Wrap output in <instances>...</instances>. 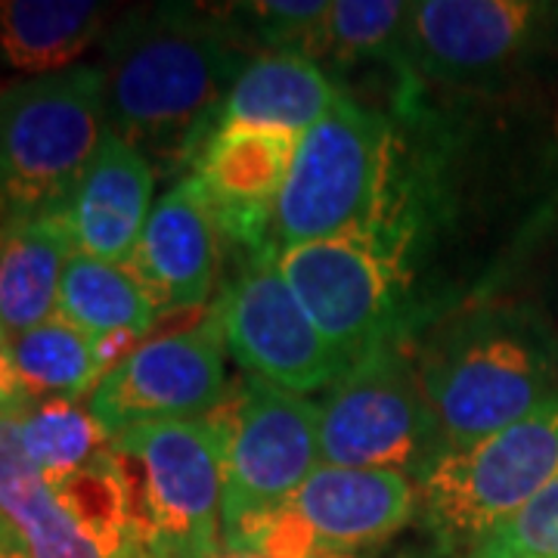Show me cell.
Wrapping results in <instances>:
<instances>
[{
  "label": "cell",
  "mask_w": 558,
  "mask_h": 558,
  "mask_svg": "<svg viewBox=\"0 0 558 558\" xmlns=\"http://www.w3.org/2000/svg\"><path fill=\"white\" fill-rule=\"evenodd\" d=\"M16 428L25 457L50 484L90 465L112 440L87 400H28L16 413Z\"/></svg>",
  "instance_id": "cell-23"
},
{
  "label": "cell",
  "mask_w": 558,
  "mask_h": 558,
  "mask_svg": "<svg viewBox=\"0 0 558 558\" xmlns=\"http://www.w3.org/2000/svg\"><path fill=\"white\" fill-rule=\"evenodd\" d=\"M279 267L348 366L407 339V282L379 230L279 248Z\"/></svg>",
  "instance_id": "cell-11"
},
{
  "label": "cell",
  "mask_w": 558,
  "mask_h": 558,
  "mask_svg": "<svg viewBox=\"0 0 558 558\" xmlns=\"http://www.w3.org/2000/svg\"><path fill=\"white\" fill-rule=\"evenodd\" d=\"M0 519L28 558H116L25 457L16 413L0 416Z\"/></svg>",
  "instance_id": "cell-17"
},
{
  "label": "cell",
  "mask_w": 558,
  "mask_h": 558,
  "mask_svg": "<svg viewBox=\"0 0 558 558\" xmlns=\"http://www.w3.org/2000/svg\"><path fill=\"white\" fill-rule=\"evenodd\" d=\"M205 558H277V556H267V553H258V549H230V546H223L220 543L218 553H211V556Z\"/></svg>",
  "instance_id": "cell-27"
},
{
  "label": "cell",
  "mask_w": 558,
  "mask_h": 558,
  "mask_svg": "<svg viewBox=\"0 0 558 558\" xmlns=\"http://www.w3.org/2000/svg\"><path fill=\"white\" fill-rule=\"evenodd\" d=\"M450 453L558 400V336L543 311L494 295L407 341Z\"/></svg>",
  "instance_id": "cell-3"
},
{
  "label": "cell",
  "mask_w": 558,
  "mask_h": 558,
  "mask_svg": "<svg viewBox=\"0 0 558 558\" xmlns=\"http://www.w3.org/2000/svg\"><path fill=\"white\" fill-rule=\"evenodd\" d=\"M28 400L32 398L25 395L20 376H16V366H13V339L0 326V416L20 413Z\"/></svg>",
  "instance_id": "cell-26"
},
{
  "label": "cell",
  "mask_w": 558,
  "mask_h": 558,
  "mask_svg": "<svg viewBox=\"0 0 558 558\" xmlns=\"http://www.w3.org/2000/svg\"><path fill=\"white\" fill-rule=\"evenodd\" d=\"M218 264L220 233L215 218L196 178L183 174L156 199L128 267L165 317L174 311H196L211 299Z\"/></svg>",
  "instance_id": "cell-15"
},
{
  "label": "cell",
  "mask_w": 558,
  "mask_h": 558,
  "mask_svg": "<svg viewBox=\"0 0 558 558\" xmlns=\"http://www.w3.org/2000/svg\"><path fill=\"white\" fill-rule=\"evenodd\" d=\"M16 537V534H13V531H10V524H7V521L0 519V546H3V543H7V539H13Z\"/></svg>",
  "instance_id": "cell-29"
},
{
  "label": "cell",
  "mask_w": 558,
  "mask_h": 558,
  "mask_svg": "<svg viewBox=\"0 0 558 558\" xmlns=\"http://www.w3.org/2000/svg\"><path fill=\"white\" fill-rule=\"evenodd\" d=\"M218 10L252 57L299 53L319 65L326 60L332 0H252Z\"/></svg>",
  "instance_id": "cell-24"
},
{
  "label": "cell",
  "mask_w": 558,
  "mask_h": 558,
  "mask_svg": "<svg viewBox=\"0 0 558 558\" xmlns=\"http://www.w3.org/2000/svg\"><path fill=\"white\" fill-rule=\"evenodd\" d=\"M215 311L230 354L248 376L311 398L329 391L348 369L282 277L277 242L236 252Z\"/></svg>",
  "instance_id": "cell-12"
},
{
  "label": "cell",
  "mask_w": 558,
  "mask_h": 558,
  "mask_svg": "<svg viewBox=\"0 0 558 558\" xmlns=\"http://www.w3.org/2000/svg\"><path fill=\"white\" fill-rule=\"evenodd\" d=\"M75 240L62 215L0 223V326L10 339L57 317L62 274Z\"/></svg>",
  "instance_id": "cell-18"
},
{
  "label": "cell",
  "mask_w": 558,
  "mask_h": 558,
  "mask_svg": "<svg viewBox=\"0 0 558 558\" xmlns=\"http://www.w3.org/2000/svg\"><path fill=\"white\" fill-rule=\"evenodd\" d=\"M450 453L403 341L351 363L319 403V457L344 469H381L422 484Z\"/></svg>",
  "instance_id": "cell-8"
},
{
  "label": "cell",
  "mask_w": 558,
  "mask_h": 558,
  "mask_svg": "<svg viewBox=\"0 0 558 558\" xmlns=\"http://www.w3.org/2000/svg\"><path fill=\"white\" fill-rule=\"evenodd\" d=\"M223 450V502L220 543L252 521L286 506L319 457V403L295 391L242 373L230 381V398L220 407Z\"/></svg>",
  "instance_id": "cell-10"
},
{
  "label": "cell",
  "mask_w": 558,
  "mask_h": 558,
  "mask_svg": "<svg viewBox=\"0 0 558 558\" xmlns=\"http://www.w3.org/2000/svg\"><path fill=\"white\" fill-rule=\"evenodd\" d=\"M469 558H558V475Z\"/></svg>",
  "instance_id": "cell-25"
},
{
  "label": "cell",
  "mask_w": 558,
  "mask_h": 558,
  "mask_svg": "<svg viewBox=\"0 0 558 558\" xmlns=\"http://www.w3.org/2000/svg\"><path fill=\"white\" fill-rule=\"evenodd\" d=\"M223 344L218 311L146 339L102 376L87 407L109 435L143 422L211 416L230 398Z\"/></svg>",
  "instance_id": "cell-13"
},
{
  "label": "cell",
  "mask_w": 558,
  "mask_h": 558,
  "mask_svg": "<svg viewBox=\"0 0 558 558\" xmlns=\"http://www.w3.org/2000/svg\"><path fill=\"white\" fill-rule=\"evenodd\" d=\"M0 558H28L25 556V549H22V543L16 537L7 539L3 546H0Z\"/></svg>",
  "instance_id": "cell-28"
},
{
  "label": "cell",
  "mask_w": 558,
  "mask_h": 558,
  "mask_svg": "<svg viewBox=\"0 0 558 558\" xmlns=\"http://www.w3.org/2000/svg\"><path fill=\"white\" fill-rule=\"evenodd\" d=\"M106 22L97 0H0V65L25 78L65 72L106 38Z\"/></svg>",
  "instance_id": "cell-20"
},
{
  "label": "cell",
  "mask_w": 558,
  "mask_h": 558,
  "mask_svg": "<svg viewBox=\"0 0 558 558\" xmlns=\"http://www.w3.org/2000/svg\"><path fill=\"white\" fill-rule=\"evenodd\" d=\"M299 140L282 128L223 124L202 143L190 174L199 183L220 242L233 252L274 242V218Z\"/></svg>",
  "instance_id": "cell-14"
},
{
  "label": "cell",
  "mask_w": 558,
  "mask_h": 558,
  "mask_svg": "<svg viewBox=\"0 0 558 558\" xmlns=\"http://www.w3.org/2000/svg\"><path fill=\"white\" fill-rule=\"evenodd\" d=\"M558 475V400L440 459L418 484L416 521L440 556L469 558Z\"/></svg>",
  "instance_id": "cell-7"
},
{
  "label": "cell",
  "mask_w": 558,
  "mask_h": 558,
  "mask_svg": "<svg viewBox=\"0 0 558 558\" xmlns=\"http://www.w3.org/2000/svg\"><path fill=\"white\" fill-rule=\"evenodd\" d=\"M109 134L100 65L0 90V223L62 215Z\"/></svg>",
  "instance_id": "cell-6"
},
{
  "label": "cell",
  "mask_w": 558,
  "mask_h": 558,
  "mask_svg": "<svg viewBox=\"0 0 558 558\" xmlns=\"http://www.w3.org/2000/svg\"><path fill=\"white\" fill-rule=\"evenodd\" d=\"M400 171L398 121L341 90L304 131L274 218L277 248L336 240L385 220Z\"/></svg>",
  "instance_id": "cell-4"
},
{
  "label": "cell",
  "mask_w": 558,
  "mask_h": 558,
  "mask_svg": "<svg viewBox=\"0 0 558 558\" xmlns=\"http://www.w3.org/2000/svg\"><path fill=\"white\" fill-rule=\"evenodd\" d=\"M336 97L339 84L317 60L299 53H260L242 69L230 97L220 106L211 134L223 124H258L301 137L329 112Z\"/></svg>",
  "instance_id": "cell-19"
},
{
  "label": "cell",
  "mask_w": 558,
  "mask_h": 558,
  "mask_svg": "<svg viewBox=\"0 0 558 558\" xmlns=\"http://www.w3.org/2000/svg\"><path fill=\"white\" fill-rule=\"evenodd\" d=\"M156 205V171L146 156L112 131L75 186L62 218L87 258L128 264Z\"/></svg>",
  "instance_id": "cell-16"
},
{
  "label": "cell",
  "mask_w": 558,
  "mask_h": 558,
  "mask_svg": "<svg viewBox=\"0 0 558 558\" xmlns=\"http://www.w3.org/2000/svg\"><path fill=\"white\" fill-rule=\"evenodd\" d=\"M558 57V3L418 0L410 60L432 90H509Z\"/></svg>",
  "instance_id": "cell-9"
},
{
  "label": "cell",
  "mask_w": 558,
  "mask_h": 558,
  "mask_svg": "<svg viewBox=\"0 0 558 558\" xmlns=\"http://www.w3.org/2000/svg\"><path fill=\"white\" fill-rule=\"evenodd\" d=\"M227 432L218 413L131 425L109 440L128 515L156 558H205L220 549Z\"/></svg>",
  "instance_id": "cell-5"
},
{
  "label": "cell",
  "mask_w": 558,
  "mask_h": 558,
  "mask_svg": "<svg viewBox=\"0 0 558 558\" xmlns=\"http://www.w3.org/2000/svg\"><path fill=\"white\" fill-rule=\"evenodd\" d=\"M248 62L218 7H134L102 38L109 131L180 180Z\"/></svg>",
  "instance_id": "cell-2"
},
{
  "label": "cell",
  "mask_w": 558,
  "mask_h": 558,
  "mask_svg": "<svg viewBox=\"0 0 558 558\" xmlns=\"http://www.w3.org/2000/svg\"><path fill=\"white\" fill-rule=\"evenodd\" d=\"M519 87H425L391 119L400 171L379 230L407 282V339L499 295L556 199V137L524 131Z\"/></svg>",
  "instance_id": "cell-1"
},
{
  "label": "cell",
  "mask_w": 558,
  "mask_h": 558,
  "mask_svg": "<svg viewBox=\"0 0 558 558\" xmlns=\"http://www.w3.org/2000/svg\"><path fill=\"white\" fill-rule=\"evenodd\" d=\"M57 317L94 339L146 341L143 336L156 329L161 314L128 264H109L75 252L62 274Z\"/></svg>",
  "instance_id": "cell-22"
},
{
  "label": "cell",
  "mask_w": 558,
  "mask_h": 558,
  "mask_svg": "<svg viewBox=\"0 0 558 558\" xmlns=\"http://www.w3.org/2000/svg\"><path fill=\"white\" fill-rule=\"evenodd\" d=\"M137 344L143 341L94 339L62 317H50L13 339V366L32 400H87Z\"/></svg>",
  "instance_id": "cell-21"
}]
</instances>
